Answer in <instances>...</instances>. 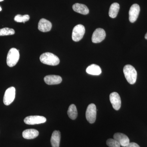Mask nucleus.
I'll return each mask as SVG.
<instances>
[{
	"label": "nucleus",
	"mask_w": 147,
	"mask_h": 147,
	"mask_svg": "<svg viewBox=\"0 0 147 147\" xmlns=\"http://www.w3.org/2000/svg\"><path fill=\"white\" fill-rule=\"evenodd\" d=\"M123 73L127 81L129 84H134L137 79V72L134 67L130 65H127L123 68Z\"/></svg>",
	"instance_id": "1"
},
{
	"label": "nucleus",
	"mask_w": 147,
	"mask_h": 147,
	"mask_svg": "<svg viewBox=\"0 0 147 147\" xmlns=\"http://www.w3.org/2000/svg\"><path fill=\"white\" fill-rule=\"evenodd\" d=\"M40 60L42 63L47 65L55 66L60 63L59 58L53 53H46L40 55Z\"/></svg>",
	"instance_id": "2"
},
{
	"label": "nucleus",
	"mask_w": 147,
	"mask_h": 147,
	"mask_svg": "<svg viewBox=\"0 0 147 147\" xmlns=\"http://www.w3.org/2000/svg\"><path fill=\"white\" fill-rule=\"evenodd\" d=\"M20 58L19 50L15 48H12L9 51L7 58V63L9 67L16 65Z\"/></svg>",
	"instance_id": "3"
},
{
	"label": "nucleus",
	"mask_w": 147,
	"mask_h": 147,
	"mask_svg": "<svg viewBox=\"0 0 147 147\" xmlns=\"http://www.w3.org/2000/svg\"><path fill=\"white\" fill-rule=\"evenodd\" d=\"M85 28L83 25L79 24L74 27L72 31V39L75 42L80 41L85 33Z\"/></svg>",
	"instance_id": "4"
},
{
	"label": "nucleus",
	"mask_w": 147,
	"mask_h": 147,
	"mask_svg": "<svg viewBox=\"0 0 147 147\" xmlns=\"http://www.w3.org/2000/svg\"><path fill=\"white\" fill-rule=\"evenodd\" d=\"M87 121L90 123H93L95 121L96 116V106L93 103L88 106L86 114Z\"/></svg>",
	"instance_id": "5"
},
{
	"label": "nucleus",
	"mask_w": 147,
	"mask_h": 147,
	"mask_svg": "<svg viewBox=\"0 0 147 147\" xmlns=\"http://www.w3.org/2000/svg\"><path fill=\"white\" fill-rule=\"evenodd\" d=\"M16 90L13 87H10L6 90L3 97L5 105H9L13 102L15 97Z\"/></svg>",
	"instance_id": "6"
},
{
	"label": "nucleus",
	"mask_w": 147,
	"mask_h": 147,
	"mask_svg": "<svg viewBox=\"0 0 147 147\" xmlns=\"http://www.w3.org/2000/svg\"><path fill=\"white\" fill-rule=\"evenodd\" d=\"M25 123L28 125L38 124L46 121L45 117L40 116H30L25 118L24 120Z\"/></svg>",
	"instance_id": "7"
},
{
	"label": "nucleus",
	"mask_w": 147,
	"mask_h": 147,
	"mask_svg": "<svg viewBox=\"0 0 147 147\" xmlns=\"http://www.w3.org/2000/svg\"><path fill=\"white\" fill-rule=\"evenodd\" d=\"M106 33L102 28H97L94 32L92 36V40L94 43H99L105 39Z\"/></svg>",
	"instance_id": "8"
},
{
	"label": "nucleus",
	"mask_w": 147,
	"mask_h": 147,
	"mask_svg": "<svg viewBox=\"0 0 147 147\" xmlns=\"http://www.w3.org/2000/svg\"><path fill=\"white\" fill-rule=\"evenodd\" d=\"M110 99L113 108L116 110H119L121 107V102L120 96L119 94L116 92H114L110 94Z\"/></svg>",
	"instance_id": "9"
},
{
	"label": "nucleus",
	"mask_w": 147,
	"mask_h": 147,
	"mask_svg": "<svg viewBox=\"0 0 147 147\" xmlns=\"http://www.w3.org/2000/svg\"><path fill=\"white\" fill-rule=\"evenodd\" d=\"M140 11V8L139 5L134 4L131 5L129 12V20L131 23H134L137 20Z\"/></svg>",
	"instance_id": "10"
},
{
	"label": "nucleus",
	"mask_w": 147,
	"mask_h": 147,
	"mask_svg": "<svg viewBox=\"0 0 147 147\" xmlns=\"http://www.w3.org/2000/svg\"><path fill=\"white\" fill-rule=\"evenodd\" d=\"M113 137L114 139L118 142L121 146L126 147L129 144V139L125 134L121 133H115Z\"/></svg>",
	"instance_id": "11"
},
{
	"label": "nucleus",
	"mask_w": 147,
	"mask_h": 147,
	"mask_svg": "<svg viewBox=\"0 0 147 147\" xmlns=\"http://www.w3.org/2000/svg\"><path fill=\"white\" fill-rule=\"evenodd\" d=\"M52 27L51 22L45 18L40 20L38 24V29L40 31L46 32L50 31Z\"/></svg>",
	"instance_id": "12"
},
{
	"label": "nucleus",
	"mask_w": 147,
	"mask_h": 147,
	"mask_svg": "<svg viewBox=\"0 0 147 147\" xmlns=\"http://www.w3.org/2000/svg\"><path fill=\"white\" fill-rule=\"evenodd\" d=\"M44 81L48 85H57L60 84L62 81L61 77L58 75H50L45 76Z\"/></svg>",
	"instance_id": "13"
},
{
	"label": "nucleus",
	"mask_w": 147,
	"mask_h": 147,
	"mask_svg": "<svg viewBox=\"0 0 147 147\" xmlns=\"http://www.w3.org/2000/svg\"><path fill=\"white\" fill-rule=\"evenodd\" d=\"M38 135V131L34 129H26L24 130L22 133L23 137L24 139H34L37 137Z\"/></svg>",
	"instance_id": "14"
},
{
	"label": "nucleus",
	"mask_w": 147,
	"mask_h": 147,
	"mask_svg": "<svg viewBox=\"0 0 147 147\" xmlns=\"http://www.w3.org/2000/svg\"><path fill=\"white\" fill-rule=\"evenodd\" d=\"M72 8L74 11L77 13H81L84 15H86L89 12V10L86 6L82 4L76 3L74 5L72 6Z\"/></svg>",
	"instance_id": "15"
},
{
	"label": "nucleus",
	"mask_w": 147,
	"mask_h": 147,
	"mask_svg": "<svg viewBox=\"0 0 147 147\" xmlns=\"http://www.w3.org/2000/svg\"><path fill=\"white\" fill-rule=\"evenodd\" d=\"M61 137L60 131L55 130L53 131L51 138V143L53 147H59Z\"/></svg>",
	"instance_id": "16"
},
{
	"label": "nucleus",
	"mask_w": 147,
	"mask_h": 147,
	"mask_svg": "<svg viewBox=\"0 0 147 147\" xmlns=\"http://www.w3.org/2000/svg\"><path fill=\"white\" fill-rule=\"evenodd\" d=\"M87 73L92 75H99L101 73V69L99 66L92 64L89 66L86 70Z\"/></svg>",
	"instance_id": "17"
},
{
	"label": "nucleus",
	"mask_w": 147,
	"mask_h": 147,
	"mask_svg": "<svg viewBox=\"0 0 147 147\" xmlns=\"http://www.w3.org/2000/svg\"><path fill=\"white\" fill-rule=\"evenodd\" d=\"M119 8L120 6L119 3H113L110 7L109 11V16L112 18H115L118 13Z\"/></svg>",
	"instance_id": "18"
},
{
	"label": "nucleus",
	"mask_w": 147,
	"mask_h": 147,
	"mask_svg": "<svg viewBox=\"0 0 147 147\" xmlns=\"http://www.w3.org/2000/svg\"><path fill=\"white\" fill-rule=\"evenodd\" d=\"M67 115L70 119H75L78 115V113L76 106L74 104H71L69 106L67 111Z\"/></svg>",
	"instance_id": "19"
},
{
	"label": "nucleus",
	"mask_w": 147,
	"mask_h": 147,
	"mask_svg": "<svg viewBox=\"0 0 147 147\" xmlns=\"http://www.w3.org/2000/svg\"><path fill=\"white\" fill-rule=\"evenodd\" d=\"M30 19V16L28 15H21L18 14L14 17V21L18 23H24L28 21Z\"/></svg>",
	"instance_id": "20"
},
{
	"label": "nucleus",
	"mask_w": 147,
	"mask_h": 147,
	"mask_svg": "<svg viewBox=\"0 0 147 147\" xmlns=\"http://www.w3.org/2000/svg\"><path fill=\"white\" fill-rule=\"evenodd\" d=\"M15 34V31L13 29L5 28L0 29V36L11 35Z\"/></svg>",
	"instance_id": "21"
},
{
	"label": "nucleus",
	"mask_w": 147,
	"mask_h": 147,
	"mask_svg": "<svg viewBox=\"0 0 147 147\" xmlns=\"http://www.w3.org/2000/svg\"><path fill=\"white\" fill-rule=\"evenodd\" d=\"M106 144L110 147H120L119 144L115 139H108L106 142Z\"/></svg>",
	"instance_id": "22"
},
{
	"label": "nucleus",
	"mask_w": 147,
	"mask_h": 147,
	"mask_svg": "<svg viewBox=\"0 0 147 147\" xmlns=\"http://www.w3.org/2000/svg\"><path fill=\"white\" fill-rule=\"evenodd\" d=\"M126 147H140L139 145L134 142L129 143Z\"/></svg>",
	"instance_id": "23"
},
{
	"label": "nucleus",
	"mask_w": 147,
	"mask_h": 147,
	"mask_svg": "<svg viewBox=\"0 0 147 147\" xmlns=\"http://www.w3.org/2000/svg\"><path fill=\"white\" fill-rule=\"evenodd\" d=\"M145 38L146 39H147V33L145 35Z\"/></svg>",
	"instance_id": "24"
},
{
	"label": "nucleus",
	"mask_w": 147,
	"mask_h": 147,
	"mask_svg": "<svg viewBox=\"0 0 147 147\" xmlns=\"http://www.w3.org/2000/svg\"><path fill=\"white\" fill-rule=\"evenodd\" d=\"M2 10V8H1V7H0V11H1Z\"/></svg>",
	"instance_id": "25"
},
{
	"label": "nucleus",
	"mask_w": 147,
	"mask_h": 147,
	"mask_svg": "<svg viewBox=\"0 0 147 147\" xmlns=\"http://www.w3.org/2000/svg\"><path fill=\"white\" fill-rule=\"evenodd\" d=\"M3 1V0H0V2Z\"/></svg>",
	"instance_id": "26"
}]
</instances>
